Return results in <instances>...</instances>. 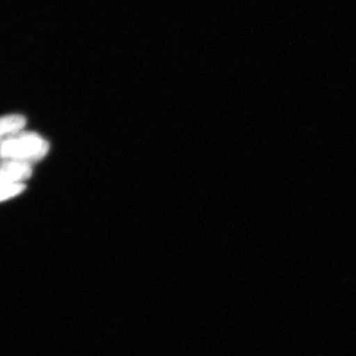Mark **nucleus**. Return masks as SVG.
Returning <instances> with one entry per match:
<instances>
[{"label": "nucleus", "instance_id": "f257e3e1", "mask_svg": "<svg viewBox=\"0 0 356 356\" xmlns=\"http://www.w3.org/2000/svg\"><path fill=\"white\" fill-rule=\"evenodd\" d=\"M49 143L36 133L19 131L0 139V159L36 163L46 156Z\"/></svg>", "mask_w": 356, "mask_h": 356}, {"label": "nucleus", "instance_id": "f03ea898", "mask_svg": "<svg viewBox=\"0 0 356 356\" xmlns=\"http://www.w3.org/2000/svg\"><path fill=\"white\" fill-rule=\"evenodd\" d=\"M31 165L13 159H0V179L22 184L31 177Z\"/></svg>", "mask_w": 356, "mask_h": 356}, {"label": "nucleus", "instance_id": "7ed1b4c3", "mask_svg": "<svg viewBox=\"0 0 356 356\" xmlns=\"http://www.w3.org/2000/svg\"><path fill=\"white\" fill-rule=\"evenodd\" d=\"M26 125V118L22 115L13 114L0 117V139L15 132L23 130Z\"/></svg>", "mask_w": 356, "mask_h": 356}, {"label": "nucleus", "instance_id": "20e7f679", "mask_svg": "<svg viewBox=\"0 0 356 356\" xmlns=\"http://www.w3.org/2000/svg\"><path fill=\"white\" fill-rule=\"evenodd\" d=\"M24 184H16V182L6 181L0 179V201L7 200L19 195L24 191Z\"/></svg>", "mask_w": 356, "mask_h": 356}]
</instances>
